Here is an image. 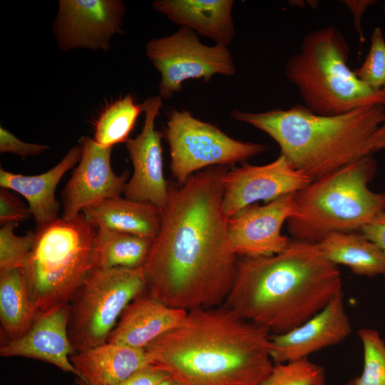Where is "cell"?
I'll return each instance as SVG.
<instances>
[{
  "label": "cell",
  "mask_w": 385,
  "mask_h": 385,
  "mask_svg": "<svg viewBox=\"0 0 385 385\" xmlns=\"http://www.w3.org/2000/svg\"><path fill=\"white\" fill-rule=\"evenodd\" d=\"M287 194L264 205H251L229 218L227 237L238 257H267L284 250L291 240L282 235L289 217L293 196Z\"/></svg>",
  "instance_id": "cell-15"
},
{
  "label": "cell",
  "mask_w": 385,
  "mask_h": 385,
  "mask_svg": "<svg viewBox=\"0 0 385 385\" xmlns=\"http://www.w3.org/2000/svg\"><path fill=\"white\" fill-rule=\"evenodd\" d=\"M232 0H158L153 9L173 23L227 46L235 37Z\"/></svg>",
  "instance_id": "cell-21"
},
{
  "label": "cell",
  "mask_w": 385,
  "mask_h": 385,
  "mask_svg": "<svg viewBox=\"0 0 385 385\" xmlns=\"http://www.w3.org/2000/svg\"><path fill=\"white\" fill-rule=\"evenodd\" d=\"M163 136L170 149V170L178 185L214 166H229L263 153L264 144L234 139L188 111H173Z\"/></svg>",
  "instance_id": "cell-9"
},
{
  "label": "cell",
  "mask_w": 385,
  "mask_h": 385,
  "mask_svg": "<svg viewBox=\"0 0 385 385\" xmlns=\"http://www.w3.org/2000/svg\"><path fill=\"white\" fill-rule=\"evenodd\" d=\"M159 385H181L175 379L170 376Z\"/></svg>",
  "instance_id": "cell-37"
},
{
  "label": "cell",
  "mask_w": 385,
  "mask_h": 385,
  "mask_svg": "<svg viewBox=\"0 0 385 385\" xmlns=\"http://www.w3.org/2000/svg\"><path fill=\"white\" fill-rule=\"evenodd\" d=\"M31 215L29 207L11 190H0V223L19 222L26 220Z\"/></svg>",
  "instance_id": "cell-31"
},
{
  "label": "cell",
  "mask_w": 385,
  "mask_h": 385,
  "mask_svg": "<svg viewBox=\"0 0 385 385\" xmlns=\"http://www.w3.org/2000/svg\"><path fill=\"white\" fill-rule=\"evenodd\" d=\"M69 304L40 312L29 329L15 339H4L2 357L23 356L45 361L76 376L70 357L74 351L68 333Z\"/></svg>",
  "instance_id": "cell-17"
},
{
  "label": "cell",
  "mask_w": 385,
  "mask_h": 385,
  "mask_svg": "<svg viewBox=\"0 0 385 385\" xmlns=\"http://www.w3.org/2000/svg\"><path fill=\"white\" fill-rule=\"evenodd\" d=\"M344 385H355L354 379L347 381Z\"/></svg>",
  "instance_id": "cell-38"
},
{
  "label": "cell",
  "mask_w": 385,
  "mask_h": 385,
  "mask_svg": "<svg viewBox=\"0 0 385 385\" xmlns=\"http://www.w3.org/2000/svg\"><path fill=\"white\" fill-rule=\"evenodd\" d=\"M351 330L342 290L301 325L284 334H271L272 360L276 364L308 358L318 351L342 342Z\"/></svg>",
  "instance_id": "cell-16"
},
{
  "label": "cell",
  "mask_w": 385,
  "mask_h": 385,
  "mask_svg": "<svg viewBox=\"0 0 385 385\" xmlns=\"http://www.w3.org/2000/svg\"><path fill=\"white\" fill-rule=\"evenodd\" d=\"M148 59L160 73L158 85L161 98L170 99L188 79L209 81L216 74L235 73L227 46L201 43L192 30L180 27L171 35L150 40L145 47Z\"/></svg>",
  "instance_id": "cell-10"
},
{
  "label": "cell",
  "mask_w": 385,
  "mask_h": 385,
  "mask_svg": "<svg viewBox=\"0 0 385 385\" xmlns=\"http://www.w3.org/2000/svg\"><path fill=\"white\" fill-rule=\"evenodd\" d=\"M18 222H9L0 229V272L22 268L36 240L35 232L19 236Z\"/></svg>",
  "instance_id": "cell-29"
},
{
  "label": "cell",
  "mask_w": 385,
  "mask_h": 385,
  "mask_svg": "<svg viewBox=\"0 0 385 385\" xmlns=\"http://www.w3.org/2000/svg\"><path fill=\"white\" fill-rule=\"evenodd\" d=\"M344 4L350 9L354 19V25L360 36L361 41H363V35L361 29V16L366 9L372 4L374 1H344Z\"/></svg>",
  "instance_id": "cell-35"
},
{
  "label": "cell",
  "mask_w": 385,
  "mask_h": 385,
  "mask_svg": "<svg viewBox=\"0 0 385 385\" xmlns=\"http://www.w3.org/2000/svg\"><path fill=\"white\" fill-rule=\"evenodd\" d=\"M79 385H118L153 363L145 349L106 342L70 357Z\"/></svg>",
  "instance_id": "cell-19"
},
{
  "label": "cell",
  "mask_w": 385,
  "mask_h": 385,
  "mask_svg": "<svg viewBox=\"0 0 385 385\" xmlns=\"http://www.w3.org/2000/svg\"><path fill=\"white\" fill-rule=\"evenodd\" d=\"M96 230L83 213L36 227L35 242L22 270L29 297L40 312L69 303L95 269Z\"/></svg>",
  "instance_id": "cell-7"
},
{
  "label": "cell",
  "mask_w": 385,
  "mask_h": 385,
  "mask_svg": "<svg viewBox=\"0 0 385 385\" xmlns=\"http://www.w3.org/2000/svg\"><path fill=\"white\" fill-rule=\"evenodd\" d=\"M363 349L361 374L355 385H385V341L378 331L361 328L358 332Z\"/></svg>",
  "instance_id": "cell-27"
},
{
  "label": "cell",
  "mask_w": 385,
  "mask_h": 385,
  "mask_svg": "<svg viewBox=\"0 0 385 385\" xmlns=\"http://www.w3.org/2000/svg\"><path fill=\"white\" fill-rule=\"evenodd\" d=\"M381 91L382 92V93L384 95H385V85L384 86V87L382 88V89L381 90Z\"/></svg>",
  "instance_id": "cell-39"
},
{
  "label": "cell",
  "mask_w": 385,
  "mask_h": 385,
  "mask_svg": "<svg viewBox=\"0 0 385 385\" xmlns=\"http://www.w3.org/2000/svg\"><path fill=\"white\" fill-rule=\"evenodd\" d=\"M48 148L47 145L24 142L6 128L0 127V152L1 153H10L25 158L38 155Z\"/></svg>",
  "instance_id": "cell-32"
},
{
  "label": "cell",
  "mask_w": 385,
  "mask_h": 385,
  "mask_svg": "<svg viewBox=\"0 0 385 385\" xmlns=\"http://www.w3.org/2000/svg\"><path fill=\"white\" fill-rule=\"evenodd\" d=\"M260 385H326L324 368L308 358L274 364Z\"/></svg>",
  "instance_id": "cell-28"
},
{
  "label": "cell",
  "mask_w": 385,
  "mask_h": 385,
  "mask_svg": "<svg viewBox=\"0 0 385 385\" xmlns=\"http://www.w3.org/2000/svg\"><path fill=\"white\" fill-rule=\"evenodd\" d=\"M187 312L170 307L145 292L125 307L107 342L145 349L180 324Z\"/></svg>",
  "instance_id": "cell-18"
},
{
  "label": "cell",
  "mask_w": 385,
  "mask_h": 385,
  "mask_svg": "<svg viewBox=\"0 0 385 385\" xmlns=\"http://www.w3.org/2000/svg\"><path fill=\"white\" fill-rule=\"evenodd\" d=\"M385 104L366 105L335 115L314 113L304 106L231 116L269 135L280 155L312 181L371 155L370 140L383 121Z\"/></svg>",
  "instance_id": "cell-4"
},
{
  "label": "cell",
  "mask_w": 385,
  "mask_h": 385,
  "mask_svg": "<svg viewBox=\"0 0 385 385\" xmlns=\"http://www.w3.org/2000/svg\"><path fill=\"white\" fill-rule=\"evenodd\" d=\"M145 292L143 267L91 271L68 303L74 354L107 342L125 307Z\"/></svg>",
  "instance_id": "cell-8"
},
{
  "label": "cell",
  "mask_w": 385,
  "mask_h": 385,
  "mask_svg": "<svg viewBox=\"0 0 385 385\" xmlns=\"http://www.w3.org/2000/svg\"><path fill=\"white\" fill-rule=\"evenodd\" d=\"M376 171L369 155L295 192L287 221L294 240L317 245L331 233L360 232L385 211V192L369 188Z\"/></svg>",
  "instance_id": "cell-5"
},
{
  "label": "cell",
  "mask_w": 385,
  "mask_h": 385,
  "mask_svg": "<svg viewBox=\"0 0 385 385\" xmlns=\"http://www.w3.org/2000/svg\"><path fill=\"white\" fill-rule=\"evenodd\" d=\"M354 72L361 81L374 90L381 91L385 85V38L379 27L374 29L366 57Z\"/></svg>",
  "instance_id": "cell-30"
},
{
  "label": "cell",
  "mask_w": 385,
  "mask_h": 385,
  "mask_svg": "<svg viewBox=\"0 0 385 385\" xmlns=\"http://www.w3.org/2000/svg\"><path fill=\"white\" fill-rule=\"evenodd\" d=\"M317 245L335 265H345L357 275L385 277V252L359 232L331 233Z\"/></svg>",
  "instance_id": "cell-23"
},
{
  "label": "cell",
  "mask_w": 385,
  "mask_h": 385,
  "mask_svg": "<svg viewBox=\"0 0 385 385\" xmlns=\"http://www.w3.org/2000/svg\"><path fill=\"white\" fill-rule=\"evenodd\" d=\"M349 47L334 26L309 33L287 62L285 75L314 113L335 115L374 103L385 95L361 81L348 65Z\"/></svg>",
  "instance_id": "cell-6"
},
{
  "label": "cell",
  "mask_w": 385,
  "mask_h": 385,
  "mask_svg": "<svg viewBox=\"0 0 385 385\" xmlns=\"http://www.w3.org/2000/svg\"><path fill=\"white\" fill-rule=\"evenodd\" d=\"M81 157L62 192L64 219H73L105 200L120 197L128 173L118 175L111 167L112 147H103L85 136L80 142Z\"/></svg>",
  "instance_id": "cell-14"
},
{
  "label": "cell",
  "mask_w": 385,
  "mask_h": 385,
  "mask_svg": "<svg viewBox=\"0 0 385 385\" xmlns=\"http://www.w3.org/2000/svg\"><path fill=\"white\" fill-rule=\"evenodd\" d=\"M39 314L29 297L22 268L0 272V322L4 339L21 337Z\"/></svg>",
  "instance_id": "cell-24"
},
{
  "label": "cell",
  "mask_w": 385,
  "mask_h": 385,
  "mask_svg": "<svg viewBox=\"0 0 385 385\" xmlns=\"http://www.w3.org/2000/svg\"><path fill=\"white\" fill-rule=\"evenodd\" d=\"M142 112L143 104L136 103L130 94L113 101L97 119L93 139L103 147L126 142Z\"/></svg>",
  "instance_id": "cell-26"
},
{
  "label": "cell",
  "mask_w": 385,
  "mask_h": 385,
  "mask_svg": "<svg viewBox=\"0 0 385 385\" xmlns=\"http://www.w3.org/2000/svg\"><path fill=\"white\" fill-rule=\"evenodd\" d=\"M270 336L222 304L188 311L145 349L181 385H260L274 366Z\"/></svg>",
  "instance_id": "cell-2"
},
{
  "label": "cell",
  "mask_w": 385,
  "mask_h": 385,
  "mask_svg": "<svg viewBox=\"0 0 385 385\" xmlns=\"http://www.w3.org/2000/svg\"><path fill=\"white\" fill-rule=\"evenodd\" d=\"M80 145L71 148L62 160L46 172L36 175H24L0 169L1 188L21 195L37 227L58 219L60 205L56 199V189L64 174L80 161Z\"/></svg>",
  "instance_id": "cell-20"
},
{
  "label": "cell",
  "mask_w": 385,
  "mask_h": 385,
  "mask_svg": "<svg viewBox=\"0 0 385 385\" xmlns=\"http://www.w3.org/2000/svg\"><path fill=\"white\" fill-rule=\"evenodd\" d=\"M228 166L199 171L183 185L169 183L159 232L143 266L147 292L190 311L224 304L238 260L227 237L222 178Z\"/></svg>",
  "instance_id": "cell-1"
},
{
  "label": "cell",
  "mask_w": 385,
  "mask_h": 385,
  "mask_svg": "<svg viewBox=\"0 0 385 385\" xmlns=\"http://www.w3.org/2000/svg\"><path fill=\"white\" fill-rule=\"evenodd\" d=\"M359 232L385 252V211L364 226Z\"/></svg>",
  "instance_id": "cell-34"
},
{
  "label": "cell",
  "mask_w": 385,
  "mask_h": 385,
  "mask_svg": "<svg viewBox=\"0 0 385 385\" xmlns=\"http://www.w3.org/2000/svg\"><path fill=\"white\" fill-rule=\"evenodd\" d=\"M161 212V208L150 202L118 197L88 207L82 213L96 227L153 240L160 227Z\"/></svg>",
  "instance_id": "cell-22"
},
{
  "label": "cell",
  "mask_w": 385,
  "mask_h": 385,
  "mask_svg": "<svg viewBox=\"0 0 385 385\" xmlns=\"http://www.w3.org/2000/svg\"><path fill=\"white\" fill-rule=\"evenodd\" d=\"M93 259L95 269L142 267L153 239L130 233L96 227Z\"/></svg>",
  "instance_id": "cell-25"
},
{
  "label": "cell",
  "mask_w": 385,
  "mask_h": 385,
  "mask_svg": "<svg viewBox=\"0 0 385 385\" xmlns=\"http://www.w3.org/2000/svg\"><path fill=\"white\" fill-rule=\"evenodd\" d=\"M312 181L282 155L262 165L242 164L223 175V209L230 218L257 201L269 203L299 191Z\"/></svg>",
  "instance_id": "cell-11"
},
{
  "label": "cell",
  "mask_w": 385,
  "mask_h": 385,
  "mask_svg": "<svg viewBox=\"0 0 385 385\" xmlns=\"http://www.w3.org/2000/svg\"><path fill=\"white\" fill-rule=\"evenodd\" d=\"M142 104L145 113L142 130L135 138L126 141L133 173L123 193L127 199L150 202L162 209L169 196V183L165 179L163 172V134L155 127L162 98L155 96Z\"/></svg>",
  "instance_id": "cell-13"
},
{
  "label": "cell",
  "mask_w": 385,
  "mask_h": 385,
  "mask_svg": "<svg viewBox=\"0 0 385 385\" xmlns=\"http://www.w3.org/2000/svg\"><path fill=\"white\" fill-rule=\"evenodd\" d=\"M124 4L119 0H60L53 23L58 48L107 51L122 31Z\"/></svg>",
  "instance_id": "cell-12"
},
{
  "label": "cell",
  "mask_w": 385,
  "mask_h": 385,
  "mask_svg": "<svg viewBox=\"0 0 385 385\" xmlns=\"http://www.w3.org/2000/svg\"><path fill=\"white\" fill-rule=\"evenodd\" d=\"M170 376L165 369L151 363L135 371L118 385H159Z\"/></svg>",
  "instance_id": "cell-33"
},
{
  "label": "cell",
  "mask_w": 385,
  "mask_h": 385,
  "mask_svg": "<svg viewBox=\"0 0 385 385\" xmlns=\"http://www.w3.org/2000/svg\"><path fill=\"white\" fill-rule=\"evenodd\" d=\"M385 149V111L383 121L373 134L370 140V150L374 152Z\"/></svg>",
  "instance_id": "cell-36"
},
{
  "label": "cell",
  "mask_w": 385,
  "mask_h": 385,
  "mask_svg": "<svg viewBox=\"0 0 385 385\" xmlns=\"http://www.w3.org/2000/svg\"><path fill=\"white\" fill-rule=\"evenodd\" d=\"M342 290L338 266L317 245L294 240L271 256L238 257L223 305L271 334H281L315 315Z\"/></svg>",
  "instance_id": "cell-3"
}]
</instances>
